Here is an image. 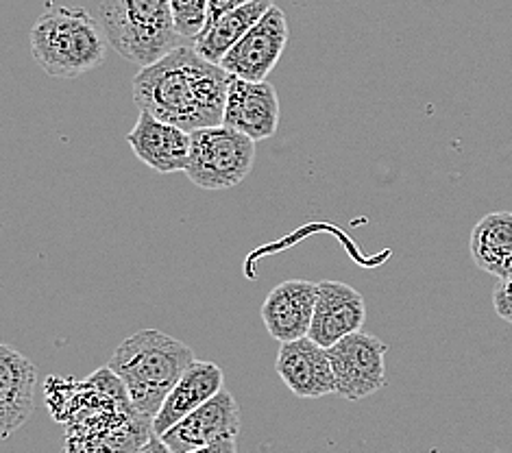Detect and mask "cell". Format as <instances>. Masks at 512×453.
Returning <instances> with one entry per match:
<instances>
[{
    "mask_svg": "<svg viewBox=\"0 0 512 453\" xmlns=\"http://www.w3.org/2000/svg\"><path fill=\"white\" fill-rule=\"evenodd\" d=\"M231 77L203 59L194 46H177L133 77V103L140 112L188 133L223 125Z\"/></svg>",
    "mask_w": 512,
    "mask_h": 453,
    "instance_id": "cell-1",
    "label": "cell"
},
{
    "mask_svg": "<svg viewBox=\"0 0 512 453\" xmlns=\"http://www.w3.org/2000/svg\"><path fill=\"white\" fill-rule=\"evenodd\" d=\"M194 360L186 342L157 329H142L120 342L107 366L125 384L138 414L153 421Z\"/></svg>",
    "mask_w": 512,
    "mask_h": 453,
    "instance_id": "cell-2",
    "label": "cell"
},
{
    "mask_svg": "<svg viewBox=\"0 0 512 453\" xmlns=\"http://www.w3.org/2000/svg\"><path fill=\"white\" fill-rule=\"evenodd\" d=\"M107 44L103 24L81 7L48 5L31 29L33 59L57 79H77L99 68Z\"/></svg>",
    "mask_w": 512,
    "mask_h": 453,
    "instance_id": "cell-3",
    "label": "cell"
},
{
    "mask_svg": "<svg viewBox=\"0 0 512 453\" xmlns=\"http://www.w3.org/2000/svg\"><path fill=\"white\" fill-rule=\"evenodd\" d=\"M99 18L114 51L140 68L181 46L170 0H103Z\"/></svg>",
    "mask_w": 512,
    "mask_h": 453,
    "instance_id": "cell-4",
    "label": "cell"
},
{
    "mask_svg": "<svg viewBox=\"0 0 512 453\" xmlns=\"http://www.w3.org/2000/svg\"><path fill=\"white\" fill-rule=\"evenodd\" d=\"M255 162V140L225 125L192 131L186 177L203 190H227L245 181Z\"/></svg>",
    "mask_w": 512,
    "mask_h": 453,
    "instance_id": "cell-5",
    "label": "cell"
},
{
    "mask_svg": "<svg viewBox=\"0 0 512 453\" xmlns=\"http://www.w3.org/2000/svg\"><path fill=\"white\" fill-rule=\"evenodd\" d=\"M386 345L367 332H356L329 347L336 395L360 401L386 386Z\"/></svg>",
    "mask_w": 512,
    "mask_h": 453,
    "instance_id": "cell-6",
    "label": "cell"
},
{
    "mask_svg": "<svg viewBox=\"0 0 512 453\" xmlns=\"http://www.w3.org/2000/svg\"><path fill=\"white\" fill-rule=\"evenodd\" d=\"M288 35L286 14L273 5L245 38L225 55L221 68L236 79L266 81L284 55Z\"/></svg>",
    "mask_w": 512,
    "mask_h": 453,
    "instance_id": "cell-7",
    "label": "cell"
},
{
    "mask_svg": "<svg viewBox=\"0 0 512 453\" xmlns=\"http://www.w3.org/2000/svg\"><path fill=\"white\" fill-rule=\"evenodd\" d=\"M275 371L290 393L299 399H321L336 393V377L329 353L312 338L282 342Z\"/></svg>",
    "mask_w": 512,
    "mask_h": 453,
    "instance_id": "cell-8",
    "label": "cell"
},
{
    "mask_svg": "<svg viewBox=\"0 0 512 453\" xmlns=\"http://www.w3.org/2000/svg\"><path fill=\"white\" fill-rule=\"evenodd\" d=\"M364 318H367V303L356 288L336 279L319 281V299H316L308 338L329 349L338 340L362 332Z\"/></svg>",
    "mask_w": 512,
    "mask_h": 453,
    "instance_id": "cell-9",
    "label": "cell"
},
{
    "mask_svg": "<svg viewBox=\"0 0 512 453\" xmlns=\"http://www.w3.org/2000/svg\"><path fill=\"white\" fill-rule=\"evenodd\" d=\"M316 299H319V284H314V281H282V284L268 292L260 308L266 332L277 342L308 338Z\"/></svg>",
    "mask_w": 512,
    "mask_h": 453,
    "instance_id": "cell-10",
    "label": "cell"
},
{
    "mask_svg": "<svg viewBox=\"0 0 512 453\" xmlns=\"http://www.w3.org/2000/svg\"><path fill=\"white\" fill-rule=\"evenodd\" d=\"M240 432V408L229 390H221L216 397L205 401L201 408L188 414L184 421L162 436L164 443L175 453H188L225 438H236Z\"/></svg>",
    "mask_w": 512,
    "mask_h": 453,
    "instance_id": "cell-11",
    "label": "cell"
},
{
    "mask_svg": "<svg viewBox=\"0 0 512 453\" xmlns=\"http://www.w3.org/2000/svg\"><path fill=\"white\" fill-rule=\"evenodd\" d=\"M223 125L251 140H268L279 129V96L273 83L231 79Z\"/></svg>",
    "mask_w": 512,
    "mask_h": 453,
    "instance_id": "cell-12",
    "label": "cell"
},
{
    "mask_svg": "<svg viewBox=\"0 0 512 453\" xmlns=\"http://www.w3.org/2000/svg\"><path fill=\"white\" fill-rule=\"evenodd\" d=\"M127 142L142 164L162 175L184 173L192 151V133L146 112H140Z\"/></svg>",
    "mask_w": 512,
    "mask_h": 453,
    "instance_id": "cell-13",
    "label": "cell"
},
{
    "mask_svg": "<svg viewBox=\"0 0 512 453\" xmlns=\"http://www.w3.org/2000/svg\"><path fill=\"white\" fill-rule=\"evenodd\" d=\"M38 371L27 355L0 347V434L9 438L31 419L35 410Z\"/></svg>",
    "mask_w": 512,
    "mask_h": 453,
    "instance_id": "cell-14",
    "label": "cell"
},
{
    "mask_svg": "<svg viewBox=\"0 0 512 453\" xmlns=\"http://www.w3.org/2000/svg\"><path fill=\"white\" fill-rule=\"evenodd\" d=\"M225 384V373L214 362L194 360L190 369L179 379V384L170 390L162 410L153 419V434L164 436L170 427L184 421L188 414L201 408L205 401L216 397Z\"/></svg>",
    "mask_w": 512,
    "mask_h": 453,
    "instance_id": "cell-15",
    "label": "cell"
},
{
    "mask_svg": "<svg viewBox=\"0 0 512 453\" xmlns=\"http://www.w3.org/2000/svg\"><path fill=\"white\" fill-rule=\"evenodd\" d=\"M469 251L484 273L502 279L512 277V212L486 214L471 231Z\"/></svg>",
    "mask_w": 512,
    "mask_h": 453,
    "instance_id": "cell-16",
    "label": "cell"
},
{
    "mask_svg": "<svg viewBox=\"0 0 512 453\" xmlns=\"http://www.w3.org/2000/svg\"><path fill=\"white\" fill-rule=\"evenodd\" d=\"M273 7V0H258L245 7H238L234 11H227L221 18H216L205 27V31L197 40H192V46L197 53L212 61V64L221 66L225 55L234 48L245 35L260 22V18Z\"/></svg>",
    "mask_w": 512,
    "mask_h": 453,
    "instance_id": "cell-17",
    "label": "cell"
},
{
    "mask_svg": "<svg viewBox=\"0 0 512 453\" xmlns=\"http://www.w3.org/2000/svg\"><path fill=\"white\" fill-rule=\"evenodd\" d=\"M151 434L153 421L136 416L112 430L85 438H66V453H138Z\"/></svg>",
    "mask_w": 512,
    "mask_h": 453,
    "instance_id": "cell-18",
    "label": "cell"
},
{
    "mask_svg": "<svg viewBox=\"0 0 512 453\" xmlns=\"http://www.w3.org/2000/svg\"><path fill=\"white\" fill-rule=\"evenodd\" d=\"M175 27L184 40H197L210 20V0H170Z\"/></svg>",
    "mask_w": 512,
    "mask_h": 453,
    "instance_id": "cell-19",
    "label": "cell"
},
{
    "mask_svg": "<svg viewBox=\"0 0 512 453\" xmlns=\"http://www.w3.org/2000/svg\"><path fill=\"white\" fill-rule=\"evenodd\" d=\"M493 305L497 316L506 323H512V277L502 279L493 290Z\"/></svg>",
    "mask_w": 512,
    "mask_h": 453,
    "instance_id": "cell-20",
    "label": "cell"
},
{
    "mask_svg": "<svg viewBox=\"0 0 512 453\" xmlns=\"http://www.w3.org/2000/svg\"><path fill=\"white\" fill-rule=\"evenodd\" d=\"M251 3H258V0H210V20L207 24L214 22L216 18H221L227 11H234L238 7H245Z\"/></svg>",
    "mask_w": 512,
    "mask_h": 453,
    "instance_id": "cell-21",
    "label": "cell"
},
{
    "mask_svg": "<svg viewBox=\"0 0 512 453\" xmlns=\"http://www.w3.org/2000/svg\"><path fill=\"white\" fill-rule=\"evenodd\" d=\"M188 453H238V447H236V438H225V440H218V443L192 449Z\"/></svg>",
    "mask_w": 512,
    "mask_h": 453,
    "instance_id": "cell-22",
    "label": "cell"
},
{
    "mask_svg": "<svg viewBox=\"0 0 512 453\" xmlns=\"http://www.w3.org/2000/svg\"><path fill=\"white\" fill-rule=\"evenodd\" d=\"M138 453H175V451L164 443L162 436L151 434V438L138 449Z\"/></svg>",
    "mask_w": 512,
    "mask_h": 453,
    "instance_id": "cell-23",
    "label": "cell"
}]
</instances>
